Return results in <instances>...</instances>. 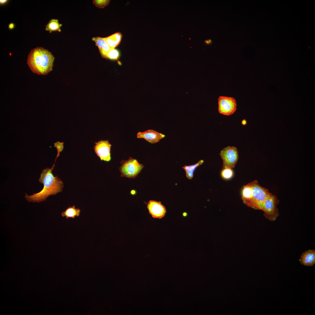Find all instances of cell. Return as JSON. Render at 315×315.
<instances>
[{
    "instance_id": "obj_1",
    "label": "cell",
    "mask_w": 315,
    "mask_h": 315,
    "mask_svg": "<svg viewBox=\"0 0 315 315\" xmlns=\"http://www.w3.org/2000/svg\"><path fill=\"white\" fill-rule=\"evenodd\" d=\"M55 164L51 168L43 169L41 174L39 182L43 185V188L39 192L30 195L25 193L24 197L29 202L39 203L46 200L50 195H55L62 191L64 185L62 181L57 176L52 173Z\"/></svg>"
},
{
    "instance_id": "obj_2",
    "label": "cell",
    "mask_w": 315,
    "mask_h": 315,
    "mask_svg": "<svg viewBox=\"0 0 315 315\" xmlns=\"http://www.w3.org/2000/svg\"><path fill=\"white\" fill-rule=\"evenodd\" d=\"M54 59V57L48 50L38 47L29 52L27 63L33 73L46 75L52 70Z\"/></svg>"
},
{
    "instance_id": "obj_3",
    "label": "cell",
    "mask_w": 315,
    "mask_h": 315,
    "mask_svg": "<svg viewBox=\"0 0 315 315\" xmlns=\"http://www.w3.org/2000/svg\"><path fill=\"white\" fill-rule=\"evenodd\" d=\"M272 193L261 186L256 180L243 186L242 199L247 206L257 210H261L265 200Z\"/></svg>"
},
{
    "instance_id": "obj_4",
    "label": "cell",
    "mask_w": 315,
    "mask_h": 315,
    "mask_svg": "<svg viewBox=\"0 0 315 315\" xmlns=\"http://www.w3.org/2000/svg\"><path fill=\"white\" fill-rule=\"evenodd\" d=\"M121 165L119 168L122 177L135 178L144 167L137 160L130 157L127 160H123L120 161Z\"/></svg>"
},
{
    "instance_id": "obj_5",
    "label": "cell",
    "mask_w": 315,
    "mask_h": 315,
    "mask_svg": "<svg viewBox=\"0 0 315 315\" xmlns=\"http://www.w3.org/2000/svg\"><path fill=\"white\" fill-rule=\"evenodd\" d=\"M279 201L276 196L272 194L265 200L261 210L264 211L265 217L271 221H274L279 216L277 206Z\"/></svg>"
},
{
    "instance_id": "obj_6",
    "label": "cell",
    "mask_w": 315,
    "mask_h": 315,
    "mask_svg": "<svg viewBox=\"0 0 315 315\" xmlns=\"http://www.w3.org/2000/svg\"><path fill=\"white\" fill-rule=\"evenodd\" d=\"M220 155L223 161V168L235 167L239 157L236 147L230 146L225 147L221 151Z\"/></svg>"
},
{
    "instance_id": "obj_7",
    "label": "cell",
    "mask_w": 315,
    "mask_h": 315,
    "mask_svg": "<svg viewBox=\"0 0 315 315\" xmlns=\"http://www.w3.org/2000/svg\"><path fill=\"white\" fill-rule=\"evenodd\" d=\"M218 104L219 112L224 115H232L237 109L236 100L233 97L220 96L218 98Z\"/></svg>"
},
{
    "instance_id": "obj_8",
    "label": "cell",
    "mask_w": 315,
    "mask_h": 315,
    "mask_svg": "<svg viewBox=\"0 0 315 315\" xmlns=\"http://www.w3.org/2000/svg\"><path fill=\"white\" fill-rule=\"evenodd\" d=\"M94 149L101 160L109 162L111 160V145L108 140H101L95 142Z\"/></svg>"
},
{
    "instance_id": "obj_9",
    "label": "cell",
    "mask_w": 315,
    "mask_h": 315,
    "mask_svg": "<svg viewBox=\"0 0 315 315\" xmlns=\"http://www.w3.org/2000/svg\"><path fill=\"white\" fill-rule=\"evenodd\" d=\"M147 208L149 213L154 218H162L167 212L166 208L160 201L150 200L148 203Z\"/></svg>"
},
{
    "instance_id": "obj_10",
    "label": "cell",
    "mask_w": 315,
    "mask_h": 315,
    "mask_svg": "<svg viewBox=\"0 0 315 315\" xmlns=\"http://www.w3.org/2000/svg\"><path fill=\"white\" fill-rule=\"evenodd\" d=\"M136 136L137 138H143L152 144L159 142L160 139L165 136L164 134L152 129L149 130L142 132H138Z\"/></svg>"
},
{
    "instance_id": "obj_11",
    "label": "cell",
    "mask_w": 315,
    "mask_h": 315,
    "mask_svg": "<svg viewBox=\"0 0 315 315\" xmlns=\"http://www.w3.org/2000/svg\"><path fill=\"white\" fill-rule=\"evenodd\" d=\"M92 40L98 48L102 57L107 58V53L111 48L106 42L105 38L94 37L92 38Z\"/></svg>"
},
{
    "instance_id": "obj_12",
    "label": "cell",
    "mask_w": 315,
    "mask_h": 315,
    "mask_svg": "<svg viewBox=\"0 0 315 315\" xmlns=\"http://www.w3.org/2000/svg\"><path fill=\"white\" fill-rule=\"evenodd\" d=\"M301 264L310 266L315 263V250H309L304 251L299 260Z\"/></svg>"
},
{
    "instance_id": "obj_13",
    "label": "cell",
    "mask_w": 315,
    "mask_h": 315,
    "mask_svg": "<svg viewBox=\"0 0 315 315\" xmlns=\"http://www.w3.org/2000/svg\"><path fill=\"white\" fill-rule=\"evenodd\" d=\"M121 34L118 32L105 38L107 43L111 49H114L120 43L121 40Z\"/></svg>"
},
{
    "instance_id": "obj_14",
    "label": "cell",
    "mask_w": 315,
    "mask_h": 315,
    "mask_svg": "<svg viewBox=\"0 0 315 315\" xmlns=\"http://www.w3.org/2000/svg\"><path fill=\"white\" fill-rule=\"evenodd\" d=\"M80 210L78 208H76L74 205L72 206H69L64 211L61 215L63 217H65L66 218H74L75 217H78L80 215Z\"/></svg>"
},
{
    "instance_id": "obj_15",
    "label": "cell",
    "mask_w": 315,
    "mask_h": 315,
    "mask_svg": "<svg viewBox=\"0 0 315 315\" xmlns=\"http://www.w3.org/2000/svg\"><path fill=\"white\" fill-rule=\"evenodd\" d=\"M204 162V160H201L194 164L188 166L185 165L182 167V168L185 171L186 177L189 180L192 179L193 177V173L195 169Z\"/></svg>"
},
{
    "instance_id": "obj_16",
    "label": "cell",
    "mask_w": 315,
    "mask_h": 315,
    "mask_svg": "<svg viewBox=\"0 0 315 315\" xmlns=\"http://www.w3.org/2000/svg\"><path fill=\"white\" fill-rule=\"evenodd\" d=\"M62 26L60 24L57 19H51L46 26V30L51 33L52 32L58 31L61 32L60 27Z\"/></svg>"
},
{
    "instance_id": "obj_17",
    "label": "cell",
    "mask_w": 315,
    "mask_h": 315,
    "mask_svg": "<svg viewBox=\"0 0 315 315\" xmlns=\"http://www.w3.org/2000/svg\"><path fill=\"white\" fill-rule=\"evenodd\" d=\"M220 174L223 179L228 180L232 178L234 175V172L231 168H224L221 171Z\"/></svg>"
},
{
    "instance_id": "obj_18",
    "label": "cell",
    "mask_w": 315,
    "mask_h": 315,
    "mask_svg": "<svg viewBox=\"0 0 315 315\" xmlns=\"http://www.w3.org/2000/svg\"><path fill=\"white\" fill-rule=\"evenodd\" d=\"M119 56V52L118 50L114 49H111L107 53V58L111 60H117Z\"/></svg>"
},
{
    "instance_id": "obj_19",
    "label": "cell",
    "mask_w": 315,
    "mask_h": 315,
    "mask_svg": "<svg viewBox=\"0 0 315 315\" xmlns=\"http://www.w3.org/2000/svg\"><path fill=\"white\" fill-rule=\"evenodd\" d=\"M110 0H93V3L97 7L103 8L107 6L109 4Z\"/></svg>"
},
{
    "instance_id": "obj_20",
    "label": "cell",
    "mask_w": 315,
    "mask_h": 315,
    "mask_svg": "<svg viewBox=\"0 0 315 315\" xmlns=\"http://www.w3.org/2000/svg\"><path fill=\"white\" fill-rule=\"evenodd\" d=\"M64 144L63 142H60V141H57L56 143H55L54 144V147L56 148L57 150V154L55 158L54 164H55V162L56 161L57 158L60 155V153L64 149Z\"/></svg>"
},
{
    "instance_id": "obj_21",
    "label": "cell",
    "mask_w": 315,
    "mask_h": 315,
    "mask_svg": "<svg viewBox=\"0 0 315 315\" xmlns=\"http://www.w3.org/2000/svg\"><path fill=\"white\" fill-rule=\"evenodd\" d=\"M205 43L207 44H210L212 42V41L210 39L209 40H206L204 41Z\"/></svg>"
},
{
    "instance_id": "obj_22",
    "label": "cell",
    "mask_w": 315,
    "mask_h": 315,
    "mask_svg": "<svg viewBox=\"0 0 315 315\" xmlns=\"http://www.w3.org/2000/svg\"><path fill=\"white\" fill-rule=\"evenodd\" d=\"M8 0H1L0 1V3L1 4H3L5 3Z\"/></svg>"
},
{
    "instance_id": "obj_23",
    "label": "cell",
    "mask_w": 315,
    "mask_h": 315,
    "mask_svg": "<svg viewBox=\"0 0 315 315\" xmlns=\"http://www.w3.org/2000/svg\"><path fill=\"white\" fill-rule=\"evenodd\" d=\"M14 27V24L13 23L10 24H9V28L10 29H12L13 28V27Z\"/></svg>"
}]
</instances>
